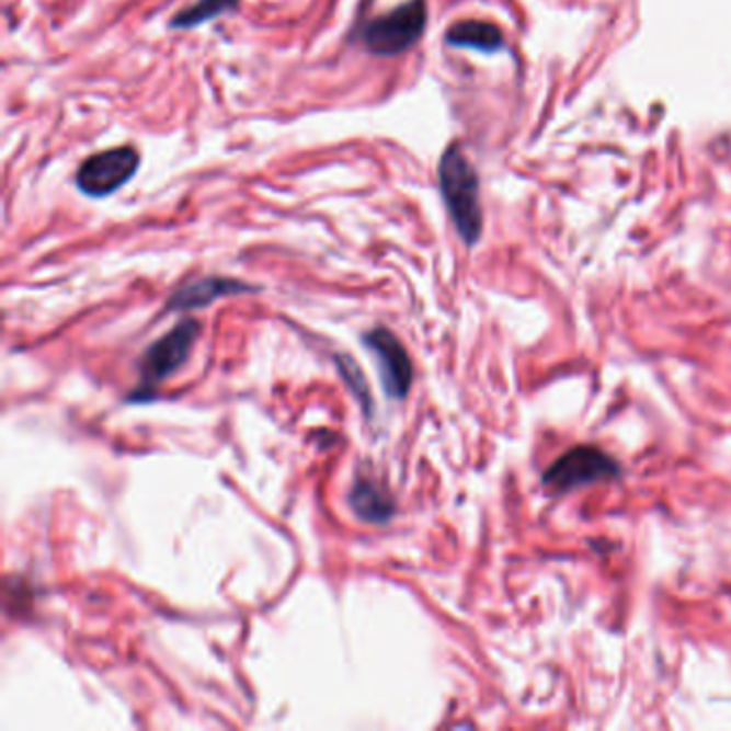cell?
<instances>
[{"label": "cell", "instance_id": "1", "mask_svg": "<svg viewBox=\"0 0 731 731\" xmlns=\"http://www.w3.org/2000/svg\"><path fill=\"white\" fill-rule=\"evenodd\" d=\"M438 185L459 239L468 247H475L483 235L481 183L475 165L459 145H450L442 152Z\"/></svg>", "mask_w": 731, "mask_h": 731}, {"label": "cell", "instance_id": "2", "mask_svg": "<svg viewBox=\"0 0 731 731\" xmlns=\"http://www.w3.org/2000/svg\"><path fill=\"white\" fill-rule=\"evenodd\" d=\"M427 28V4L425 0H408L365 22L358 31V42L374 56H399L416 46Z\"/></svg>", "mask_w": 731, "mask_h": 731}, {"label": "cell", "instance_id": "3", "mask_svg": "<svg viewBox=\"0 0 731 731\" xmlns=\"http://www.w3.org/2000/svg\"><path fill=\"white\" fill-rule=\"evenodd\" d=\"M199 333L202 327L197 320H183L163 338L150 343L140 361V387L132 395V401L152 399L155 387L187 363Z\"/></svg>", "mask_w": 731, "mask_h": 731}, {"label": "cell", "instance_id": "4", "mask_svg": "<svg viewBox=\"0 0 731 731\" xmlns=\"http://www.w3.org/2000/svg\"><path fill=\"white\" fill-rule=\"evenodd\" d=\"M623 475V466L603 448L582 444L564 455H560L542 475V486L558 493H567L573 489L592 486L598 481L618 479Z\"/></svg>", "mask_w": 731, "mask_h": 731}, {"label": "cell", "instance_id": "5", "mask_svg": "<svg viewBox=\"0 0 731 731\" xmlns=\"http://www.w3.org/2000/svg\"><path fill=\"white\" fill-rule=\"evenodd\" d=\"M138 165L140 155L134 148H107L82 161L76 172V185L89 197H107L134 179Z\"/></svg>", "mask_w": 731, "mask_h": 731}, {"label": "cell", "instance_id": "6", "mask_svg": "<svg viewBox=\"0 0 731 731\" xmlns=\"http://www.w3.org/2000/svg\"><path fill=\"white\" fill-rule=\"evenodd\" d=\"M363 343L374 352L378 365H380V378L385 392L392 399H403L414 380L412 361L408 356V350L403 343L392 335L389 329L376 327L363 335Z\"/></svg>", "mask_w": 731, "mask_h": 731}, {"label": "cell", "instance_id": "7", "mask_svg": "<svg viewBox=\"0 0 731 731\" xmlns=\"http://www.w3.org/2000/svg\"><path fill=\"white\" fill-rule=\"evenodd\" d=\"M247 293H255V288L244 284V282H239V279L202 277V279H195V282L181 286L176 293L172 294L170 300H168V309H174V311L199 309V307H206V305L215 302L217 298Z\"/></svg>", "mask_w": 731, "mask_h": 731}, {"label": "cell", "instance_id": "8", "mask_svg": "<svg viewBox=\"0 0 731 731\" xmlns=\"http://www.w3.org/2000/svg\"><path fill=\"white\" fill-rule=\"evenodd\" d=\"M347 502L354 515L365 524H387L395 515V500L372 479L358 477L350 489Z\"/></svg>", "mask_w": 731, "mask_h": 731}, {"label": "cell", "instance_id": "9", "mask_svg": "<svg viewBox=\"0 0 731 731\" xmlns=\"http://www.w3.org/2000/svg\"><path fill=\"white\" fill-rule=\"evenodd\" d=\"M446 44L453 48L479 49L486 54H493L504 48L502 31L483 20H464L453 24L446 31Z\"/></svg>", "mask_w": 731, "mask_h": 731}, {"label": "cell", "instance_id": "10", "mask_svg": "<svg viewBox=\"0 0 731 731\" xmlns=\"http://www.w3.org/2000/svg\"><path fill=\"white\" fill-rule=\"evenodd\" d=\"M239 0H195L192 7L181 9L172 20L170 26L176 31H190V28H197L224 13L237 11L239 9Z\"/></svg>", "mask_w": 731, "mask_h": 731}, {"label": "cell", "instance_id": "11", "mask_svg": "<svg viewBox=\"0 0 731 731\" xmlns=\"http://www.w3.org/2000/svg\"><path fill=\"white\" fill-rule=\"evenodd\" d=\"M338 367H340L343 382L356 395V399L361 401V406L365 408V412L369 416L372 414V392H369V385H367L365 376L361 374L358 365L347 356H338Z\"/></svg>", "mask_w": 731, "mask_h": 731}]
</instances>
